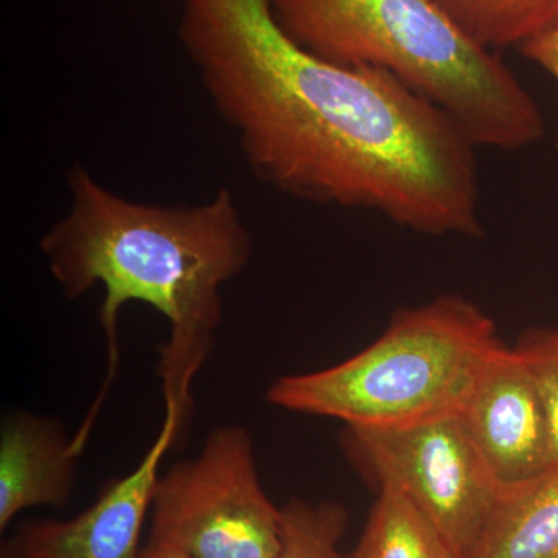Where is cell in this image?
<instances>
[{"mask_svg": "<svg viewBox=\"0 0 558 558\" xmlns=\"http://www.w3.org/2000/svg\"><path fill=\"white\" fill-rule=\"evenodd\" d=\"M470 38L488 50L520 49L558 27V0H436Z\"/></svg>", "mask_w": 558, "mask_h": 558, "instance_id": "obj_12", "label": "cell"}, {"mask_svg": "<svg viewBox=\"0 0 558 558\" xmlns=\"http://www.w3.org/2000/svg\"><path fill=\"white\" fill-rule=\"evenodd\" d=\"M182 435L178 416L165 413L159 435L137 468L105 486L89 508L73 519L22 524L2 558H142L140 539L153 508L161 461Z\"/></svg>", "mask_w": 558, "mask_h": 558, "instance_id": "obj_7", "label": "cell"}, {"mask_svg": "<svg viewBox=\"0 0 558 558\" xmlns=\"http://www.w3.org/2000/svg\"><path fill=\"white\" fill-rule=\"evenodd\" d=\"M464 558H558V464L506 487Z\"/></svg>", "mask_w": 558, "mask_h": 558, "instance_id": "obj_10", "label": "cell"}, {"mask_svg": "<svg viewBox=\"0 0 558 558\" xmlns=\"http://www.w3.org/2000/svg\"><path fill=\"white\" fill-rule=\"evenodd\" d=\"M537 388L549 432L550 465L558 464V328L532 329L517 344Z\"/></svg>", "mask_w": 558, "mask_h": 558, "instance_id": "obj_14", "label": "cell"}, {"mask_svg": "<svg viewBox=\"0 0 558 558\" xmlns=\"http://www.w3.org/2000/svg\"><path fill=\"white\" fill-rule=\"evenodd\" d=\"M80 458L58 418L9 411L0 427V531L24 510L64 508Z\"/></svg>", "mask_w": 558, "mask_h": 558, "instance_id": "obj_9", "label": "cell"}, {"mask_svg": "<svg viewBox=\"0 0 558 558\" xmlns=\"http://www.w3.org/2000/svg\"><path fill=\"white\" fill-rule=\"evenodd\" d=\"M282 31L311 53L385 70L449 113L476 148L542 142V109L494 50L480 46L436 0H271Z\"/></svg>", "mask_w": 558, "mask_h": 558, "instance_id": "obj_3", "label": "cell"}, {"mask_svg": "<svg viewBox=\"0 0 558 558\" xmlns=\"http://www.w3.org/2000/svg\"><path fill=\"white\" fill-rule=\"evenodd\" d=\"M179 38L271 189L432 236L483 234L476 146L391 73L311 53L282 31L271 0H182Z\"/></svg>", "mask_w": 558, "mask_h": 558, "instance_id": "obj_1", "label": "cell"}, {"mask_svg": "<svg viewBox=\"0 0 558 558\" xmlns=\"http://www.w3.org/2000/svg\"><path fill=\"white\" fill-rule=\"evenodd\" d=\"M501 343L486 312L459 295L399 311L380 339L330 368L270 385L278 409L347 427L396 428L461 413Z\"/></svg>", "mask_w": 558, "mask_h": 558, "instance_id": "obj_4", "label": "cell"}, {"mask_svg": "<svg viewBox=\"0 0 558 558\" xmlns=\"http://www.w3.org/2000/svg\"><path fill=\"white\" fill-rule=\"evenodd\" d=\"M519 50L529 61L545 70L558 83V27L527 40Z\"/></svg>", "mask_w": 558, "mask_h": 558, "instance_id": "obj_15", "label": "cell"}, {"mask_svg": "<svg viewBox=\"0 0 558 558\" xmlns=\"http://www.w3.org/2000/svg\"><path fill=\"white\" fill-rule=\"evenodd\" d=\"M352 558H459L438 529L395 488H379Z\"/></svg>", "mask_w": 558, "mask_h": 558, "instance_id": "obj_11", "label": "cell"}, {"mask_svg": "<svg viewBox=\"0 0 558 558\" xmlns=\"http://www.w3.org/2000/svg\"><path fill=\"white\" fill-rule=\"evenodd\" d=\"M341 447L379 488L400 492L459 558L486 527L505 486L458 414L396 428L347 427Z\"/></svg>", "mask_w": 558, "mask_h": 558, "instance_id": "obj_6", "label": "cell"}, {"mask_svg": "<svg viewBox=\"0 0 558 558\" xmlns=\"http://www.w3.org/2000/svg\"><path fill=\"white\" fill-rule=\"evenodd\" d=\"M348 512L340 502L292 498L281 508V546L274 558H343Z\"/></svg>", "mask_w": 558, "mask_h": 558, "instance_id": "obj_13", "label": "cell"}, {"mask_svg": "<svg viewBox=\"0 0 558 558\" xmlns=\"http://www.w3.org/2000/svg\"><path fill=\"white\" fill-rule=\"evenodd\" d=\"M458 416L502 486L550 468L545 410L517 348L492 351Z\"/></svg>", "mask_w": 558, "mask_h": 558, "instance_id": "obj_8", "label": "cell"}, {"mask_svg": "<svg viewBox=\"0 0 558 558\" xmlns=\"http://www.w3.org/2000/svg\"><path fill=\"white\" fill-rule=\"evenodd\" d=\"M142 558H191L178 549L170 546L157 545V543H146L143 546Z\"/></svg>", "mask_w": 558, "mask_h": 558, "instance_id": "obj_16", "label": "cell"}, {"mask_svg": "<svg viewBox=\"0 0 558 558\" xmlns=\"http://www.w3.org/2000/svg\"><path fill=\"white\" fill-rule=\"evenodd\" d=\"M69 211L39 247L65 299L101 286L100 323L108 369L100 395L73 436L83 451L119 368V322L128 303L148 304L170 325L159 377L165 413L182 429L194 409L197 374L215 347L222 289L252 258V238L233 193L220 189L201 205L140 204L101 185L86 168L69 171Z\"/></svg>", "mask_w": 558, "mask_h": 558, "instance_id": "obj_2", "label": "cell"}, {"mask_svg": "<svg viewBox=\"0 0 558 558\" xmlns=\"http://www.w3.org/2000/svg\"><path fill=\"white\" fill-rule=\"evenodd\" d=\"M149 542L191 558H274L281 546V508L260 486L247 429L222 425L201 453L159 476Z\"/></svg>", "mask_w": 558, "mask_h": 558, "instance_id": "obj_5", "label": "cell"}]
</instances>
